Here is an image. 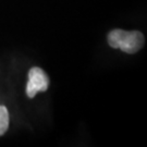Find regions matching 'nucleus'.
I'll return each mask as SVG.
<instances>
[{"label":"nucleus","instance_id":"3","mask_svg":"<svg viewBox=\"0 0 147 147\" xmlns=\"http://www.w3.org/2000/svg\"><path fill=\"white\" fill-rule=\"evenodd\" d=\"M9 127V112L5 106H0V136L3 135Z\"/></svg>","mask_w":147,"mask_h":147},{"label":"nucleus","instance_id":"1","mask_svg":"<svg viewBox=\"0 0 147 147\" xmlns=\"http://www.w3.org/2000/svg\"><path fill=\"white\" fill-rule=\"evenodd\" d=\"M108 44L115 49H121L126 53H137L144 45V36L141 32H127L116 28L108 34Z\"/></svg>","mask_w":147,"mask_h":147},{"label":"nucleus","instance_id":"2","mask_svg":"<svg viewBox=\"0 0 147 147\" xmlns=\"http://www.w3.org/2000/svg\"><path fill=\"white\" fill-rule=\"evenodd\" d=\"M49 80L40 68H32L28 72V82L26 85V94L30 98L35 97L38 92L47 90Z\"/></svg>","mask_w":147,"mask_h":147}]
</instances>
